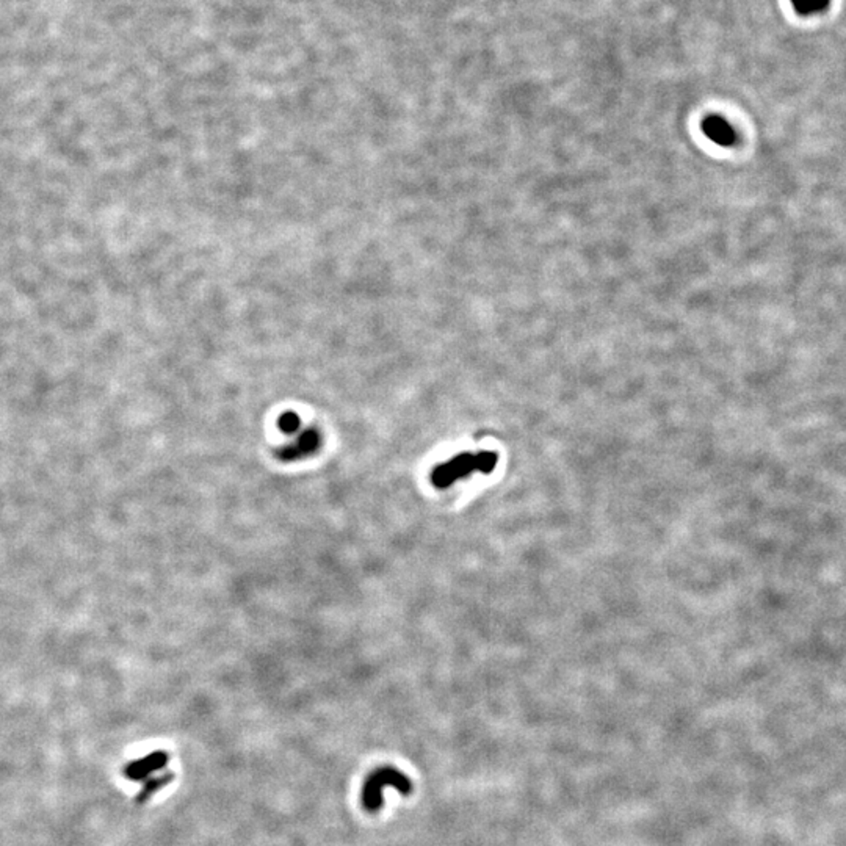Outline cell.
<instances>
[{"label": "cell", "instance_id": "5", "mask_svg": "<svg viewBox=\"0 0 846 846\" xmlns=\"http://www.w3.org/2000/svg\"><path fill=\"white\" fill-rule=\"evenodd\" d=\"M318 447V434L315 431H306L301 438L298 439V442L292 447H288L284 453V458L287 459H293L297 458L300 455H306L314 452L315 448Z\"/></svg>", "mask_w": 846, "mask_h": 846}, {"label": "cell", "instance_id": "3", "mask_svg": "<svg viewBox=\"0 0 846 846\" xmlns=\"http://www.w3.org/2000/svg\"><path fill=\"white\" fill-rule=\"evenodd\" d=\"M702 130L711 141L720 146H732L735 143V130L726 119L721 116H707L702 123Z\"/></svg>", "mask_w": 846, "mask_h": 846}, {"label": "cell", "instance_id": "2", "mask_svg": "<svg viewBox=\"0 0 846 846\" xmlns=\"http://www.w3.org/2000/svg\"><path fill=\"white\" fill-rule=\"evenodd\" d=\"M394 787L401 795H409L412 791V784L408 776H405L397 768L384 767L373 771L367 777L362 788V804L368 812H376L382 805V788Z\"/></svg>", "mask_w": 846, "mask_h": 846}, {"label": "cell", "instance_id": "1", "mask_svg": "<svg viewBox=\"0 0 846 846\" xmlns=\"http://www.w3.org/2000/svg\"><path fill=\"white\" fill-rule=\"evenodd\" d=\"M495 466H497V455L495 453L485 452V453H478V455H469V453L459 455V456H456V458L447 461L445 464L436 467V470L433 472V481L436 486L445 488L448 485H452V483L458 478H462V476H467L469 474H472L474 470L491 474Z\"/></svg>", "mask_w": 846, "mask_h": 846}, {"label": "cell", "instance_id": "8", "mask_svg": "<svg viewBox=\"0 0 846 846\" xmlns=\"http://www.w3.org/2000/svg\"><path fill=\"white\" fill-rule=\"evenodd\" d=\"M281 427H282V428H284V429H286V431H288V433H292V431H293V429H295V428H297V427H298V419H297V417H295V415H292V414H288V415H284V417H282V420H281Z\"/></svg>", "mask_w": 846, "mask_h": 846}, {"label": "cell", "instance_id": "6", "mask_svg": "<svg viewBox=\"0 0 846 846\" xmlns=\"http://www.w3.org/2000/svg\"><path fill=\"white\" fill-rule=\"evenodd\" d=\"M791 4H793V8L798 15L809 16L828 8L829 0H791Z\"/></svg>", "mask_w": 846, "mask_h": 846}, {"label": "cell", "instance_id": "7", "mask_svg": "<svg viewBox=\"0 0 846 846\" xmlns=\"http://www.w3.org/2000/svg\"><path fill=\"white\" fill-rule=\"evenodd\" d=\"M171 781H173V774L171 773H166L162 777H157V779H151L149 782H146L143 790H141V793L138 796V801L140 803L146 801V799L149 798L154 793V791H157V790H160L162 787H165V785H168Z\"/></svg>", "mask_w": 846, "mask_h": 846}, {"label": "cell", "instance_id": "4", "mask_svg": "<svg viewBox=\"0 0 846 846\" xmlns=\"http://www.w3.org/2000/svg\"><path fill=\"white\" fill-rule=\"evenodd\" d=\"M166 763H168L166 752H154V754L141 758V760H138V762L130 763L129 767H127L126 773L130 779L140 781V779H145L147 774H151L152 771L163 768Z\"/></svg>", "mask_w": 846, "mask_h": 846}]
</instances>
